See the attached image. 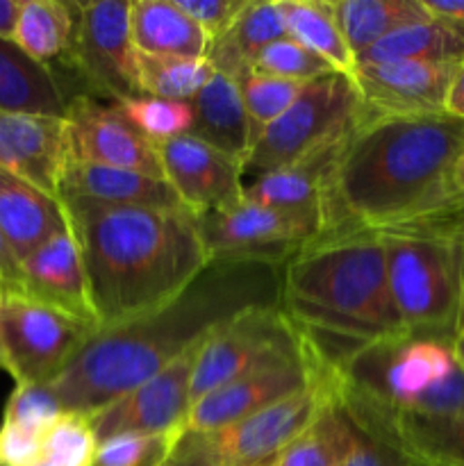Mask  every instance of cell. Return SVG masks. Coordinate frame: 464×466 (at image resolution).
I'll return each mask as SVG.
<instances>
[{
    "mask_svg": "<svg viewBox=\"0 0 464 466\" xmlns=\"http://www.w3.org/2000/svg\"><path fill=\"white\" fill-rule=\"evenodd\" d=\"M464 121L450 114L364 116L341 141L323 191V235L421 226L458 203Z\"/></svg>",
    "mask_w": 464,
    "mask_h": 466,
    "instance_id": "6da1fadb",
    "label": "cell"
},
{
    "mask_svg": "<svg viewBox=\"0 0 464 466\" xmlns=\"http://www.w3.org/2000/svg\"><path fill=\"white\" fill-rule=\"evenodd\" d=\"M280 268L257 262H209L168 305L135 321L96 330L50 382L64 412L91 417L203 344L237 314L277 305Z\"/></svg>",
    "mask_w": 464,
    "mask_h": 466,
    "instance_id": "7a4b0ae2",
    "label": "cell"
},
{
    "mask_svg": "<svg viewBox=\"0 0 464 466\" xmlns=\"http://www.w3.org/2000/svg\"><path fill=\"white\" fill-rule=\"evenodd\" d=\"M59 200L80 246L98 328L164 308L209 267L198 218L189 209Z\"/></svg>",
    "mask_w": 464,
    "mask_h": 466,
    "instance_id": "3957f363",
    "label": "cell"
},
{
    "mask_svg": "<svg viewBox=\"0 0 464 466\" xmlns=\"http://www.w3.org/2000/svg\"><path fill=\"white\" fill-rule=\"evenodd\" d=\"M280 308L330 371L367 346L408 337L378 232L326 235L298 250L280 268Z\"/></svg>",
    "mask_w": 464,
    "mask_h": 466,
    "instance_id": "277c9868",
    "label": "cell"
},
{
    "mask_svg": "<svg viewBox=\"0 0 464 466\" xmlns=\"http://www.w3.org/2000/svg\"><path fill=\"white\" fill-rule=\"evenodd\" d=\"M387 282L405 330L453 341L464 319V244L426 230L378 232Z\"/></svg>",
    "mask_w": 464,
    "mask_h": 466,
    "instance_id": "5b68a950",
    "label": "cell"
},
{
    "mask_svg": "<svg viewBox=\"0 0 464 466\" xmlns=\"http://www.w3.org/2000/svg\"><path fill=\"white\" fill-rule=\"evenodd\" d=\"M358 116L359 96L353 77L328 73L308 82L294 105L257 137L244 164V176L250 173L255 180L335 148Z\"/></svg>",
    "mask_w": 464,
    "mask_h": 466,
    "instance_id": "8992f818",
    "label": "cell"
},
{
    "mask_svg": "<svg viewBox=\"0 0 464 466\" xmlns=\"http://www.w3.org/2000/svg\"><path fill=\"white\" fill-rule=\"evenodd\" d=\"M305 355L303 337L277 305L250 308L212 332L196 350L191 403L227 382Z\"/></svg>",
    "mask_w": 464,
    "mask_h": 466,
    "instance_id": "52a82bcc",
    "label": "cell"
},
{
    "mask_svg": "<svg viewBox=\"0 0 464 466\" xmlns=\"http://www.w3.org/2000/svg\"><path fill=\"white\" fill-rule=\"evenodd\" d=\"M96 330L21 291L0 296V341L16 385L53 382Z\"/></svg>",
    "mask_w": 464,
    "mask_h": 466,
    "instance_id": "ba28073f",
    "label": "cell"
},
{
    "mask_svg": "<svg viewBox=\"0 0 464 466\" xmlns=\"http://www.w3.org/2000/svg\"><path fill=\"white\" fill-rule=\"evenodd\" d=\"M196 218L209 262L282 267L321 237V228L309 218L262 208L246 198Z\"/></svg>",
    "mask_w": 464,
    "mask_h": 466,
    "instance_id": "9c48e42d",
    "label": "cell"
},
{
    "mask_svg": "<svg viewBox=\"0 0 464 466\" xmlns=\"http://www.w3.org/2000/svg\"><path fill=\"white\" fill-rule=\"evenodd\" d=\"M64 68L82 82L85 96L91 98L118 103L141 96L130 0L80 3V32Z\"/></svg>",
    "mask_w": 464,
    "mask_h": 466,
    "instance_id": "30bf717a",
    "label": "cell"
},
{
    "mask_svg": "<svg viewBox=\"0 0 464 466\" xmlns=\"http://www.w3.org/2000/svg\"><path fill=\"white\" fill-rule=\"evenodd\" d=\"M335 396V371L318 367L305 390L250 414L223 431L207 432L217 466H271L277 455L303 435Z\"/></svg>",
    "mask_w": 464,
    "mask_h": 466,
    "instance_id": "8fae6325",
    "label": "cell"
},
{
    "mask_svg": "<svg viewBox=\"0 0 464 466\" xmlns=\"http://www.w3.org/2000/svg\"><path fill=\"white\" fill-rule=\"evenodd\" d=\"M200 346V344H198ZM198 346L182 353L164 371L91 414L98 441L114 435H182L191 412V376Z\"/></svg>",
    "mask_w": 464,
    "mask_h": 466,
    "instance_id": "7c38bea8",
    "label": "cell"
},
{
    "mask_svg": "<svg viewBox=\"0 0 464 466\" xmlns=\"http://www.w3.org/2000/svg\"><path fill=\"white\" fill-rule=\"evenodd\" d=\"M66 123L73 162L164 177L157 146L146 139L112 103L76 96L68 103Z\"/></svg>",
    "mask_w": 464,
    "mask_h": 466,
    "instance_id": "4fadbf2b",
    "label": "cell"
},
{
    "mask_svg": "<svg viewBox=\"0 0 464 466\" xmlns=\"http://www.w3.org/2000/svg\"><path fill=\"white\" fill-rule=\"evenodd\" d=\"M459 64L385 62L358 64L353 73L364 116H412L439 114L446 107L450 82Z\"/></svg>",
    "mask_w": 464,
    "mask_h": 466,
    "instance_id": "5bb4252c",
    "label": "cell"
},
{
    "mask_svg": "<svg viewBox=\"0 0 464 466\" xmlns=\"http://www.w3.org/2000/svg\"><path fill=\"white\" fill-rule=\"evenodd\" d=\"M164 180L194 217L230 208L244 198V164L194 135L157 146Z\"/></svg>",
    "mask_w": 464,
    "mask_h": 466,
    "instance_id": "9a60e30c",
    "label": "cell"
},
{
    "mask_svg": "<svg viewBox=\"0 0 464 466\" xmlns=\"http://www.w3.org/2000/svg\"><path fill=\"white\" fill-rule=\"evenodd\" d=\"M317 360L305 349V355L300 358L271 364L244 378H237L191 405L185 431L207 435L244 421L250 414L305 390L317 378Z\"/></svg>",
    "mask_w": 464,
    "mask_h": 466,
    "instance_id": "2e32d148",
    "label": "cell"
},
{
    "mask_svg": "<svg viewBox=\"0 0 464 466\" xmlns=\"http://www.w3.org/2000/svg\"><path fill=\"white\" fill-rule=\"evenodd\" d=\"M71 162L68 123L62 116L0 109V168L57 196Z\"/></svg>",
    "mask_w": 464,
    "mask_h": 466,
    "instance_id": "e0dca14e",
    "label": "cell"
},
{
    "mask_svg": "<svg viewBox=\"0 0 464 466\" xmlns=\"http://www.w3.org/2000/svg\"><path fill=\"white\" fill-rule=\"evenodd\" d=\"M21 294L98 328L91 308L80 246L71 228L50 237L35 253L23 259Z\"/></svg>",
    "mask_w": 464,
    "mask_h": 466,
    "instance_id": "ac0fdd59",
    "label": "cell"
},
{
    "mask_svg": "<svg viewBox=\"0 0 464 466\" xmlns=\"http://www.w3.org/2000/svg\"><path fill=\"white\" fill-rule=\"evenodd\" d=\"M59 198H86L94 203L150 209H185L164 177L73 159L64 171Z\"/></svg>",
    "mask_w": 464,
    "mask_h": 466,
    "instance_id": "d6986e66",
    "label": "cell"
},
{
    "mask_svg": "<svg viewBox=\"0 0 464 466\" xmlns=\"http://www.w3.org/2000/svg\"><path fill=\"white\" fill-rule=\"evenodd\" d=\"M68 228L57 196L0 168V232L18 262Z\"/></svg>",
    "mask_w": 464,
    "mask_h": 466,
    "instance_id": "ffe728a7",
    "label": "cell"
},
{
    "mask_svg": "<svg viewBox=\"0 0 464 466\" xmlns=\"http://www.w3.org/2000/svg\"><path fill=\"white\" fill-rule=\"evenodd\" d=\"M341 141L335 148L314 155L296 167L255 177L250 187H244V198L262 208L309 218L321 228L323 235V191Z\"/></svg>",
    "mask_w": 464,
    "mask_h": 466,
    "instance_id": "44dd1931",
    "label": "cell"
},
{
    "mask_svg": "<svg viewBox=\"0 0 464 466\" xmlns=\"http://www.w3.org/2000/svg\"><path fill=\"white\" fill-rule=\"evenodd\" d=\"M189 105L194 112L189 135L246 164L255 146V135L237 82L217 73Z\"/></svg>",
    "mask_w": 464,
    "mask_h": 466,
    "instance_id": "7402d4cb",
    "label": "cell"
},
{
    "mask_svg": "<svg viewBox=\"0 0 464 466\" xmlns=\"http://www.w3.org/2000/svg\"><path fill=\"white\" fill-rule=\"evenodd\" d=\"M130 32L136 53L180 59L207 57V35L177 7L176 0L130 3Z\"/></svg>",
    "mask_w": 464,
    "mask_h": 466,
    "instance_id": "603a6c76",
    "label": "cell"
},
{
    "mask_svg": "<svg viewBox=\"0 0 464 466\" xmlns=\"http://www.w3.org/2000/svg\"><path fill=\"white\" fill-rule=\"evenodd\" d=\"M80 32V3L23 0L14 44L57 76L68 64Z\"/></svg>",
    "mask_w": 464,
    "mask_h": 466,
    "instance_id": "cb8c5ba5",
    "label": "cell"
},
{
    "mask_svg": "<svg viewBox=\"0 0 464 466\" xmlns=\"http://www.w3.org/2000/svg\"><path fill=\"white\" fill-rule=\"evenodd\" d=\"M71 96L48 66L27 57L12 39H0V109L66 118Z\"/></svg>",
    "mask_w": 464,
    "mask_h": 466,
    "instance_id": "d4e9b609",
    "label": "cell"
},
{
    "mask_svg": "<svg viewBox=\"0 0 464 466\" xmlns=\"http://www.w3.org/2000/svg\"><path fill=\"white\" fill-rule=\"evenodd\" d=\"M285 36L287 30L277 0L248 3L230 30L209 44L207 59L214 64L217 73L239 82L253 71L262 50Z\"/></svg>",
    "mask_w": 464,
    "mask_h": 466,
    "instance_id": "484cf974",
    "label": "cell"
},
{
    "mask_svg": "<svg viewBox=\"0 0 464 466\" xmlns=\"http://www.w3.org/2000/svg\"><path fill=\"white\" fill-rule=\"evenodd\" d=\"M464 62V23L430 16L408 27L391 32L382 41L362 53L358 64L385 62Z\"/></svg>",
    "mask_w": 464,
    "mask_h": 466,
    "instance_id": "4316f807",
    "label": "cell"
},
{
    "mask_svg": "<svg viewBox=\"0 0 464 466\" xmlns=\"http://www.w3.org/2000/svg\"><path fill=\"white\" fill-rule=\"evenodd\" d=\"M378 410L391 440L409 460L435 466H464V419L421 417L382 403H378Z\"/></svg>",
    "mask_w": 464,
    "mask_h": 466,
    "instance_id": "83f0119b",
    "label": "cell"
},
{
    "mask_svg": "<svg viewBox=\"0 0 464 466\" xmlns=\"http://www.w3.org/2000/svg\"><path fill=\"white\" fill-rule=\"evenodd\" d=\"M277 5L289 39L326 59L337 73L353 77L358 59L341 35L335 5L328 0H277Z\"/></svg>",
    "mask_w": 464,
    "mask_h": 466,
    "instance_id": "f1b7e54d",
    "label": "cell"
},
{
    "mask_svg": "<svg viewBox=\"0 0 464 466\" xmlns=\"http://www.w3.org/2000/svg\"><path fill=\"white\" fill-rule=\"evenodd\" d=\"M332 5L355 59L391 32L430 18L421 0H337Z\"/></svg>",
    "mask_w": 464,
    "mask_h": 466,
    "instance_id": "f546056e",
    "label": "cell"
},
{
    "mask_svg": "<svg viewBox=\"0 0 464 466\" xmlns=\"http://www.w3.org/2000/svg\"><path fill=\"white\" fill-rule=\"evenodd\" d=\"M355 444L348 417L332 396L312 426L296 437L271 466H344Z\"/></svg>",
    "mask_w": 464,
    "mask_h": 466,
    "instance_id": "4dcf8cb0",
    "label": "cell"
},
{
    "mask_svg": "<svg viewBox=\"0 0 464 466\" xmlns=\"http://www.w3.org/2000/svg\"><path fill=\"white\" fill-rule=\"evenodd\" d=\"M335 396L355 431L353 451L344 466H409V455L391 440L380 414L367 399L346 387H337Z\"/></svg>",
    "mask_w": 464,
    "mask_h": 466,
    "instance_id": "1f68e13d",
    "label": "cell"
},
{
    "mask_svg": "<svg viewBox=\"0 0 464 466\" xmlns=\"http://www.w3.org/2000/svg\"><path fill=\"white\" fill-rule=\"evenodd\" d=\"M136 73L141 96L189 103L217 76V68L207 57L180 59L136 53Z\"/></svg>",
    "mask_w": 464,
    "mask_h": 466,
    "instance_id": "d6a6232c",
    "label": "cell"
},
{
    "mask_svg": "<svg viewBox=\"0 0 464 466\" xmlns=\"http://www.w3.org/2000/svg\"><path fill=\"white\" fill-rule=\"evenodd\" d=\"M112 105L155 146L176 139V137L189 135L191 126H194L191 105L182 103V100L136 96V98L118 100Z\"/></svg>",
    "mask_w": 464,
    "mask_h": 466,
    "instance_id": "836d02e7",
    "label": "cell"
},
{
    "mask_svg": "<svg viewBox=\"0 0 464 466\" xmlns=\"http://www.w3.org/2000/svg\"><path fill=\"white\" fill-rule=\"evenodd\" d=\"M305 85L308 82L282 80V77L264 76V73L257 71H250L248 76L237 82L246 114L250 118L255 141L273 121H277L294 105V100L298 98Z\"/></svg>",
    "mask_w": 464,
    "mask_h": 466,
    "instance_id": "e575fe53",
    "label": "cell"
},
{
    "mask_svg": "<svg viewBox=\"0 0 464 466\" xmlns=\"http://www.w3.org/2000/svg\"><path fill=\"white\" fill-rule=\"evenodd\" d=\"M98 437L85 414H64L44 435V462L48 466H94Z\"/></svg>",
    "mask_w": 464,
    "mask_h": 466,
    "instance_id": "d590c367",
    "label": "cell"
},
{
    "mask_svg": "<svg viewBox=\"0 0 464 466\" xmlns=\"http://www.w3.org/2000/svg\"><path fill=\"white\" fill-rule=\"evenodd\" d=\"M182 435H139L126 432L98 444L94 466H157L171 455Z\"/></svg>",
    "mask_w": 464,
    "mask_h": 466,
    "instance_id": "8d00e7d4",
    "label": "cell"
},
{
    "mask_svg": "<svg viewBox=\"0 0 464 466\" xmlns=\"http://www.w3.org/2000/svg\"><path fill=\"white\" fill-rule=\"evenodd\" d=\"M253 71L294 82H312L317 77L328 76V73H337L326 59H321L289 36L264 48L255 62Z\"/></svg>",
    "mask_w": 464,
    "mask_h": 466,
    "instance_id": "74e56055",
    "label": "cell"
},
{
    "mask_svg": "<svg viewBox=\"0 0 464 466\" xmlns=\"http://www.w3.org/2000/svg\"><path fill=\"white\" fill-rule=\"evenodd\" d=\"M64 414L66 412H64L50 382H45V385H16L7 405H5L3 421L45 435Z\"/></svg>",
    "mask_w": 464,
    "mask_h": 466,
    "instance_id": "f35d334b",
    "label": "cell"
},
{
    "mask_svg": "<svg viewBox=\"0 0 464 466\" xmlns=\"http://www.w3.org/2000/svg\"><path fill=\"white\" fill-rule=\"evenodd\" d=\"M176 3L187 16H191L203 27L212 44L230 30L232 23L239 18L250 0H176Z\"/></svg>",
    "mask_w": 464,
    "mask_h": 466,
    "instance_id": "ab89813d",
    "label": "cell"
},
{
    "mask_svg": "<svg viewBox=\"0 0 464 466\" xmlns=\"http://www.w3.org/2000/svg\"><path fill=\"white\" fill-rule=\"evenodd\" d=\"M44 462V435L14 423H0V466H36Z\"/></svg>",
    "mask_w": 464,
    "mask_h": 466,
    "instance_id": "60d3db41",
    "label": "cell"
},
{
    "mask_svg": "<svg viewBox=\"0 0 464 466\" xmlns=\"http://www.w3.org/2000/svg\"><path fill=\"white\" fill-rule=\"evenodd\" d=\"M157 466H217V460L209 449L207 437L200 435V432L185 431L171 455Z\"/></svg>",
    "mask_w": 464,
    "mask_h": 466,
    "instance_id": "b9f144b4",
    "label": "cell"
},
{
    "mask_svg": "<svg viewBox=\"0 0 464 466\" xmlns=\"http://www.w3.org/2000/svg\"><path fill=\"white\" fill-rule=\"evenodd\" d=\"M405 230H426V232H437V235L453 237L464 244V194L459 196L458 203L453 208H449L446 212H441L439 217L430 218V221L421 223V226L405 228Z\"/></svg>",
    "mask_w": 464,
    "mask_h": 466,
    "instance_id": "7bdbcfd3",
    "label": "cell"
},
{
    "mask_svg": "<svg viewBox=\"0 0 464 466\" xmlns=\"http://www.w3.org/2000/svg\"><path fill=\"white\" fill-rule=\"evenodd\" d=\"M0 278L7 291H21V262L7 246L3 232H0Z\"/></svg>",
    "mask_w": 464,
    "mask_h": 466,
    "instance_id": "ee69618b",
    "label": "cell"
},
{
    "mask_svg": "<svg viewBox=\"0 0 464 466\" xmlns=\"http://www.w3.org/2000/svg\"><path fill=\"white\" fill-rule=\"evenodd\" d=\"M446 114L450 116H458L464 121V62L459 64L458 71H455L453 82H450L449 96H446Z\"/></svg>",
    "mask_w": 464,
    "mask_h": 466,
    "instance_id": "f6af8a7d",
    "label": "cell"
},
{
    "mask_svg": "<svg viewBox=\"0 0 464 466\" xmlns=\"http://www.w3.org/2000/svg\"><path fill=\"white\" fill-rule=\"evenodd\" d=\"M430 16L464 23V0H421Z\"/></svg>",
    "mask_w": 464,
    "mask_h": 466,
    "instance_id": "bcb514c9",
    "label": "cell"
},
{
    "mask_svg": "<svg viewBox=\"0 0 464 466\" xmlns=\"http://www.w3.org/2000/svg\"><path fill=\"white\" fill-rule=\"evenodd\" d=\"M23 0H0V39H12L16 32Z\"/></svg>",
    "mask_w": 464,
    "mask_h": 466,
    "instance_id": "7dc6e473",
    "label": "cell"
},
{
    "mask_svg": "<svg viewBox=\"0 0 464 466\" xmlns=\"http://www.w3.org/2000/svg\"><path fill=\"white\" fill-rule=\"evenodd\" d=\"M453 187H455V191H458V194H464V150L459 153L458 162H455Z\"/></svg>",
    "mask_w": 464,
    "mask_h": 466,
    "instance_id": "c3c4849f",
    "label": "cell"
},
{
    "mask_svg": "<svg viewBox=\"0 0 464 466\" xmlns=\"http://www.w3.org/2000/svg\"><path fill=\"white\" fill-rule=\"evenodd\" d=\"M453 355H455V360H458L459 369H462V371H464V328L458 332V335H455V339H453Z\"/></svg>",
    "mask_w": 464,
    "mask_h": 466,
    "instance_id": "681fc988",
    "label": "cell"
},
{
    "mask_svg": "<svg viewBox=\"0 0 464 466\" xmlns=\"http://www.w3.org/2000/svg\"><path fill=\"white\" fill-rule=\"evenodd\" d=\"M0 371H7V362H5V350H3V341H0Z\"/></svg>",
    "mask_w": 464,
    "mask_h": 466,
    "instance_id": "f907efd6",
    "label": "cell"
},
{
    "mask_svg": "<svg viewBox=\"0 0 464 466\" xmlns=\"http://www.w3.org/2000/svg\"><path fill=\"white\" fill-rule=\"evenodd\" d=\"M409 466H435V464H426V462H419V460H412Z\"/></svg>",
    "mask_w": 464,
    "mask_h": 466,
    "instance_id": "816d5d0a",
    "label": "cell"
},
{
    "mask_svg": "<svg viewBox=\"0 0 464 466\" xmlns=\"http://www.w3.org/2000/svg\"><path fill=\"white\" fill-rule=\"evenodd\" d=\"M5 291H7V289H5V282H3V278H0V296H3Z\"/></svg>",
    "mask_w": 464,
    "mask_h": 466,
    "instance_id": "f5cc1de1",
    "label": "cell"
},
{
    "mask_svg": "<svg viewBox=\"0 0 464 466\" xmlns=\"http://www.w3.org/2000/svg\"><path fill=\"white\" fill-rule=\"evenodd\" d=\"M36 466H48V464H45V462H41V464H36Z\"/></svg>",
    "mask_w": 464,
    "mask_h": 466,
    "instance_id": "db71d44e",
    "label": "cell"
},
{
    "mask_svg": "<svg viewBox=\"0 0 464 466\" xmlns=\"http://www.w3.org/2000/svg\"><path fill=\"white\" fill-rule=\"evenodd\" d=\"M462 328H464V319H462Z\"/></svg>",
    "mask_w": 464,
    "mask_h": 466,
    "instance_id": "11a10c76",
    "label": "cell"
}]
</instances>
